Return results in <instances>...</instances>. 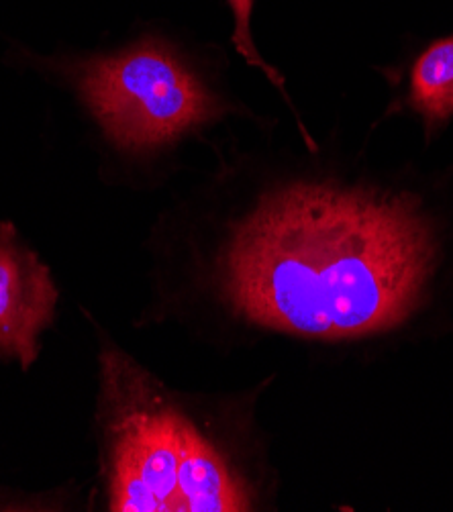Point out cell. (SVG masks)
Masks as SVG:
<instances>
[{
    "label": "cell",
    "instance_id": "2",
    "mask_svg": "<svg viewBox=\"0 0 453 512\" xmlns=\"http://www.w3.org/2000/svg\"><path fill=\"white\" fill-rule=\"evenodd\" d=\"M98 425L113 512H251L278 476L256 423L262 388L229 396L168 388L121 347L98 355Z\"/></svg>",
    "mask_w": 453,
    "mask_h": 512
},
{
    "label": "cell",
    "instance_id": "6",
    "mask_svg": "<svg viewBox=\"0 0 453 512\" xmlns=\"http://www.w3.org/2000/svg\"><path fill=\"white\" fill-rule=\"evenodd\" d=\"M233 19H235V31H233V43L237 47V54L256 70H262L266 78L280 90V94L288 100L286 88H284V78L276 68H272L262 56L254 43V37H251V11H254V0H227ZM290 102V100H288Z\"/></svg>",
    "mask_w": 453,
    "mask_h": 512
},
{
    "label": "cell",
    "instance_id": "4",
    "mask_svg": "<svg viewBox=\"0 0 453 512\" xmlns=\"http://www.w3.org/2000/svg\"><path fill=\"white\" fill-rule=\"evenodd\" d=\"M56 304L58 288L47 266L21 243L11 223H0V357H15L23 370L31 368Z\"/></svg>",
    "mask_w": 453,
    "mask_h": 512
},
{
    "label": "cell",
    "instance_id": "1",
    "mask_svg": "<svg viewBox=\"0 0 453 512\" xmlns=\"http://www.w3.org/2000/svg\"><path fill=\"white\" fill-rule=\"evenodd\" d=\"M160 282V311L213 343L376 364L453 335V219L429 180L341 156L186 237Z\"/></svg>",
    "mask_w": 453,
    "mask_h": 512
},
{
    "label": "cell",
    "instance_id": "3",
    "mask_svg": "<svg viewBox=\"0 0 453 512\" xmlns=\"http://www.w3.org/2000/svg\"><path fill=\"white\" fill-rule=\"evenodd\" d=\"M84 105L121 151L158 156L227 115L229 107L178 51L143 37L80 68Z\"/></svg>",
    "mask_w": 453,
    "mask_h": 512
},
{
    "label": "cell",
    "instance_id": "5",
    "mask_svg": "<svg viewBox=\"0 0 453 512\" xmlns=\"http://www.w3.org/2000/svg\"><path fill=\"white\" fill-rule=\"evenodd\" d=\"M392 111H407L431 141L453 121V33L427 43L400 72Z\"/></svg>",
    "mask_w": 453,
    "mask_h": 512
}]
</instances>
